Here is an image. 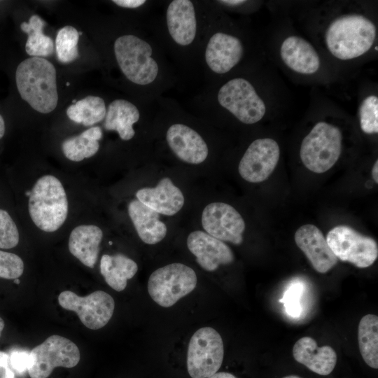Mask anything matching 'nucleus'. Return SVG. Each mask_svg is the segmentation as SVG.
I'll return each mask as SVG.
<instances>
[{"label": "nucleus", "mask_w": 378, "mask_h": 378, "mask_svg": "<svg viewBox=\"0 0 378 378\" xmlns=\"http://www.w3.org/2000/svg\"><path fill=\"white\" fill-rule=\"evenodd\" d=\"M56 69L43 57H29L19 64L15 72L18 90L22 99L34 110L48 113L58 102Z\"/></svg>", "instance_id": "nucleus-1"}, {"label": "nucleus", "mask_w": 378, "mask_h": 378, "mask_svg": "<svg viewBox=\"0 0 378 378\" xmlns=\"http://www.w3.org/2000/svg\"><path fill=\"white\" fill-rule=\"evenodd\" d=\"M376 27L366 17L358 14L342 15L334 20L326 32V43L335 57L346 60L358 57L372 46Z\"/></svg>", "instance_id": "nucleus-2"}, {"label": "nucleus", "mask_w": 378, "mask_h": 378, "mask_svg": "<svg viewBox=\"0 0 378 378\" xmlns=\"http://www.w3.org/2000/svg\"><path fill=\"white\" fill-rule=\"evenodd\" d=\"M28 204L33 223L46 232L57 231L68 216L69 203L65 190L61 181L52 175L42 176L36 181Z\"/></svg>", "instance_id": "nucleus-3"}, {"label": "nucleus", "mask_w": 378, "mask_h": 378, "mask_svg": "<svg viewBox=\"0 0 378 378\" xmlns=\"http://www.w3.org/2000/svg\"><path fill=\"white\" fill-rule=\"evenodd\" d=\"M113 50L121 71L130 81L148 85L155 80L159 66L147 41L135 35H122L115 41Z\"/></svg>", "instance_id": "nucleus-4"}, {"label": "nucleus", "mask_w": 378, "mask_h": 378, "mask_svg": "<svg viewBox=\"0 0 378 378\" xmlns=\"http://www.w3.org/2000/svg\"><path fill=\"white\" fill-rule=\"evenodd\" d=\"M340 129L326 122H318L302 141L300 155L310 171L321 174L329 170L342 152Z\"/></svg>", "instance_id": "nucleus-5"}, {"label": "nucleus", "mask_w": 378, "mask_h": 378, "mask_svg": "<svg viewBox=\"0 0 378 378\" xmlns=\"http://www.w3.org/2000/svg\"><path fill=\"white\" fill-rule=\"evenodd\" d=\"M197 275L190 267L172 263L154 271L148 281V291L154 302L170 307L191 293L197 285Z\"/></svg>", "instance_id": "nucleus-6"}, {"label": "nucleus", "mask_w": 378, "mask_h": 378, "mask_svg": "<svg viewBox=\"0 0 378 378\" xmlns=\"http://www.w3.org/2000/svg\"><path fill=\"white\" fill-rule=\"evenodd\" d=\"M224 356L221 336L213 328L198 329L191 337L187 354V369L192 378H207L220 369Z\"/></svg>", "instance_id": "nucleus-7"}, {"label": "nucleus", "mask_w": 378, "mask_h": 378, "mask_svg": "<svg viewBox=\"0 0 378 378\" xmlns=\"http://www.w3.org/2000/svg\"><path fill=\"white\" fill-rule=\"evenodd\" d=\"M80 358V351L75 343L63 336L52 335L31 349L27 372L31 378H48L55 368H74Z\"/></svg>", "instance_id": "nucleus-8"}, {"label": "nucleus", "mask_w": 378, "mask_h": 378, "mask_svg": "<svg viewBox=\"0 0 378 378\" xmlns=\"http://www.w3.org/2000/svg\"><path fill=\"white\" fill-rule=\"evenodd\" d=\"M337 258L358 268L371 266L378 257L377 244L347 225H337L330 230L326 238Z\"/></svg>", "instance_id": "nucleus-9"}, {"label": "nucleus", "mask_w": 378, "mask_h": 378, "mask_svg": "<svg viewBox=\"0 0 378 378\" xmlns=\"http://www.w3.org/2000/svg\"><path fill=\"white\" fill-rule=\"evenodd\" d=\"M217 99L222 107L245 124L258 122L266 111L265 104L254 87L242 78L231 79L222 85Z\"/></svg>", "instance_id": "nucleus-10"}, {"label": "nucleus", "mask_w": 378, "mask_h": 378, "mask_svg": "<svg viewBox=\"0 0 378 378\" xmlns=\"http://www.w3.org/2000/svg\"><path fill=\"white\" fill-rule=\"evenodd\" d=\"M58 302L63 309L76 312L82 323L91 330L105 326L115 309L113 298L103 290H96L84 297L64 290L59 295Z\"/></svg>", "instance_id": "nucleus-11"}, {"label": "nucleus", "mask_w": 378, "mask_h": 378, "mask_svg": "<svg viewBox=\"0 0 378 378\" xmlns=\"http://www.w3.org/2000/svg\"><path fill=\"white\" fill-rule=\"evenodd\" d=\"M202 225L206 233L220 241L236 245L243 241L245 222L230 204L213 202L206 206L202 214Z\"/></svg>", "instance_id": "nucleus-12"}, {"label": "nucleus", "mask_w": 378, "mask_h": 378, "mask_svg": "<svg viewBox=\"0 0 378 378\" xmlns=\"http://www.w3.org/2000/svg\"><path fill=\"white\" fill-rule=\"evenodd\" d=\"M280 156L278 144L270 138L258 139L248 147L239 164V173L246 181L260 183L269 178Z\"/></svg>", "instance_id": "nucleus-13"}, {"label": "nucleus", "mask_w": 378, "mask_h": 378, "mask_svg": "<svg viewBox=\"0 0 378 378\" xmlns=\"http://www.w3.org/2000/svg\"><path fill=\"white\" fill-rule=\"evenodd\" d=\"M189 251L196 257L198 265L208 272L215 271L220 265L231 264L234 255L231 248L206 232L196 230L187 239Z\"/></svg>", "instance_id": "nucleus-14"}, {"label": "nucleus", "mask_w": 378, "mask_h": 378, "mask_svg": "<svg viewBox=\"0 0 378 378\" xmlns=\"http://www.w3.org/2000/svg\"><path fill=\"white\" fill-rule=\"evenodd\" d=\"M295 241L316 272L326 273L337 264V258L316 226L307 224L299 227L295 234Z\"/></svg>", "instance_id": "nucleus-15"}, {"label": "nucleus", "mask_w": 378, "mask_h": 378, "mask_svg": "<svg viewBox=\"0 0 378 378\" xmlns=\"http://www.w3.org/2000/svg\"><path fill=\"white\" fill-rule=\"evenodd\" d=\"M244 48L236 36L216 32L209 38L205 49V61L214 73L224 74L230 71L241 60Z\"/></svg>", "instance_id": "nucleus-16"}, {"label": "nucleus", "mask_w": 378, "mask_h": 378, "mask_svg": "<svg viewBox=\"0 0 378 378\" xmlns=\"http://www.w3.org/2000/svg\"><path fill=\"white\" fill-rule=\"evenodd\" d=\"M166 140L172 152L183 162L198 164L208 156L209 149L204 139L184 124L171 125L167 131Z\"/></svg>", "instance_id": "nucleus-17"}, {"label": "nucleus", "mask_w": 378, "mask_h": 378, "mask_svg": "<svg viewBox=\"0 0 378 378\" xmlns=\"http://www.w3.org/2000/svg\"><path fill=\"white\" fill-rule=\"evenodd\" d=\"M169 34L181 46L191 44L197 34V18L193 3L189 0H174L166 11Z\"/></svg>", "instance_id": "nucleus-18"}, {"label": "nucleus", "mask_w": 378, "mask_h": 378, "mask_svg": "<svg viewBox=\"0 0 378 378\" xmlns=\"http://www.w3.org/2000/svg\"><path fill=\"white\" fill-rule=\"evenodd\" d=\"M136 197L144 205L165 216L176 214L184 204L182 192L168 177L162 178L155 188L139 190Z\"/></svg>", "instance_id": "nucleus-19"}, {"label": "nucleus", "mask_w": 378, "mask_h": 378, "mask_svg": "<svg viewBox=\"0 0 378 378\" xmlns=\"http://www.w3.org/2000/svg\"><path fill=\"white\" fill-rule=\"evenodd\" d=\"M293 356L297 362L320 375L330 374L337 363V354L331 346H318L310 337H303L295 343Z\"/></svg>", "instance_id": "nucleus-20"}, {"label": "nucleus", "mask_w": 378, "mask_h": 378, "mask_svg": "<svg viewBox=\"0 0 378 378\" xmlns=\"http://www.w3.org/2000/svg\"><path fill=\"white\" fill-rule=\"evenodd\" d=\"M280 55L288 67L299 74H312L320 67L317 52L307 41L300 36L286 38L281 46Z\"/></svg>", "instance_id": "nucleus-21"}, {"label": "nucleus", "mask_w": 378, "mask_h": 378, "mask_svg": "<svg viewBox=\"0 0 378 378\" xmlns=\"http://www.w3.org/2000/svg\"><path fill=\"white\" fill-rule=\"evenodd\" d=\"M103 232L94 225H80L70 233L69 252L84 265L93 268L97 262Z\"/></svg>", "instance_id": "nucleus-22"}, {"label": "nucleus", "mask_w": 378, "mask_h": 378, "mask_svg": "<svg viewBox=\"0 0 378 378\" xmlns=\"http://www.w3.org/2000/svg\"><path fill=\"white\" fill-rule=\"evenodd\" d=\"M128 214L140 239L147 244L161 241L167 234L166 225L160 220L159 214L137 200L128 204Z\"/></svg>", "instance_id": "nucleus-23"}, {"label": "nucleus", "mask_w": 378, "mask_h": 378, "mask_svg": "<svg viewBox=\"0 0 378 378\" xmlns=\"http://www.w3.org/2000/svg\"><path fill=\"white\" fill-rule=\"evenodd\" d=\"M140 118L139 111L132 102L117 99L111 102L106 109L104 128L115 131L123 141L132 139L135 134L133 125Z\"/></svg>", "instance_id": "nucleus-24"}, {"label": "nucleus", "mask_w": 378, "mask_h": 378, "mask_svg": "<svg viewBox=\"0 0 378 378\" xmlns=\"http://www.w3.org/2000/svg\"><path fill=\"white\" fill-rule=\"evenodd\" d=\"M138 265L131 258L122 253L112 255L104 254L100 260V272L106 284L116 291L123 290L127 280L137 272Z\"/></svg>", "instance_id": "nucleus-25"}, {"label": "nucleus", "mask_w": 378, "mask_h": 378, "mask_svg": "<svg viewBox=\"0 0 378 378\" xmlns=\"http://www.w3.org/2000/svg\"><path fill=\"white\" fill-rule=\"evenodd\" d=\"M102 137L99 127H92L79 135L64 141L62 150L69 160L80 162L94 155L99 148V141Z\"/></svg>", "instance_id": "nucleus-26"}, {"label": "nucleus", "mask_w": 378, "mask_h": 378, "mask_svg": "<svg viewBox=\"0 0 378 378\" xmlns=\"http://www.w3.org/2000/svg\"><path fill=\"white\" fill-rule=\"evenodd\" d=\"M358 341L360 354L365 363L374 369L378 368V316L367 314L360 321Z\"/></svg>", "instance_id": "nucleus-27"}, {"label": "nucleus", "mask_w": 378, "mask_h": 378, "mask_svg": "<svg viewBox=\"0 0 378 378\" xmlns=\"http://www.w3.org/2000/svg\"><path fill=\"white\" fill-rule=\"evenodd\" d=\"M46 24V22L37 15H31L29 22L20 24L22 31L28 34L25 51L31 57H48L53 53V41L43 32Z\"/></svg>", "instance_id": "nucleus-28"}, {"label": "nucleus", "mask_w": 378, "mask_h": 378, "mask_svg": "<svg viewBox=\"0 0 378 378\" xmlns=\"http://www.w3.org/2000/svg\"><path fill=\"white\" fill-rule=\"evenodd\" d=\"M106 113L104 99L97 96H88L69 106L66 115L72 121L84 126H92L101 122Z\"/></svg>", "instance_id": "nucleus-29"}, {"label": "nucleus", "mask_w": 378, "mask_h": 378, "mask_svg": "<svg viewBox=\"0 0 378 378\" xmlns=\"http://www.w3.org/2000/svg\"><path fill=\"white\" fill-rule=\"evenodd\" d=\"M78 31L74 27L67 25L61 28L55 38V51L57 59L63 64H68L78 57Z\"/></svg>", "instance_id": "nucleus-30"}, {"label": "nucleus", "mask_w": 378, "mask_h": 378, "mask_svg": "<svg viewBox=\"0 0 378 378\" xmlns=\"http://www.w3.org/2000/svg\"><path fill=\"white\" fill-rule=\"evenodd\" d=\"M360 128L366 134L378 132V98L375 95L366 97L359 108Z\"/></svg>", "instance_id": "nucleus-31"}, {"label": "nucleus", "mask_w": 378, "mask_h": 378, "mask_svg": "<svg viewBox=\"0 0 378 378\" xmlns=\"http://www.w3.org/2000/svg\"><path fill=\"white\" fill-rule=\"evenodd\" d=\"M19 239L16 224L6 211L0 209V248H14L18 244Z\"/></svg>", "instance_id": "nucleus-32"}, {"label": "nucleus", "mask_w": 378, "mask_h": 378, "mask_svg": "<svg viewBox=\"0 0 378 378\" xmlns=\"http://www.w3.org/2000/svg\"><path fill=\"white\" fill-rule=\"evenodd\" d=\"M24 272V262L18 255L0 250V278L18 279Z\"/></svg>", "instance_id": "nucleus-33"}, {"label": "nucleus", "mask_w": 378, "mask_h": 378, "mask_svg": "<svg viewBox=\"0 0 378 378\" xmlns=\"http://www.w3.org/2000/svg\"><path fill=\"white\" fill-rule=\"evenodd\" d=\"M303 286L300 284H294L285 291L280 302L284 305L285 311L290 316L299 317L302 312V298Z\"/></svg>", "instance_id": "nucleus-34"}, {"label": "nucleus", "mask_w": 378, "mask_h": 378, "mask_svg": "<svg viewBox=\"0 0 378 378\" xmlns=\"http://www.w3.org/2000/svg\"><path fill=\"white\" fill-rule=\"evenodd\" d=\"M11 368L18 374L27 371L30 363V352L24 350H14L9 355Z\"/></svg>", "instance_id": "nucleus-35"}, {"label": "nucleus", "mask_w": 378, "mask_h": 378, "mask_svg": "<svg viewBox=\"0 0 378 378\" xmlns=\"http://www.w3.org/2000/svg\"><path fill=\"white\" fill-rule=\"evenodd\" d=\"M116 5L126 8H136L146 3L144 0H113Z\"/></svg>", "instance_id": "nucleus-36"}, {"label": "nucleus", "mask_w": 378, "mask_h": 378, "mask_svg": "<svg viewBox=\"0 0 378 378\" xmlns=\"http://www.w3.org/2000/svg\"><path fill=\"white\" fill-rule=\"evenodd\" d=\"M10 368L9 355L0 351V370H4L5 374L6 371Z\"/></svg>", "instance_id": "nucleus-37"}, {"label": "nucleus", "mask_w": 378, "mask_h": 378, "mask_svg": "<svg viewBox=\"0 0 378 378\" xmlns=\"http://www.w3.org/2000/svg\"><path fill=\"white\" fill-rule=\"evenodd\" d=\"M207 378H237V377L231 373L221 372H216Z\"/></svg>", "instance_id": "nucleus-38"}, {"label": "nucleus", "mask_w": 378, "mask_h": 378, "mask_svg": "<svg viewBox=\"0 0 378 378\" xmlns=\"http://www.w3.org/2000/svg\"><path fill=\"white\" fill-rule=\"evenodd\" d=\"M218 2H220L223 4L227 5V6H239L246 2V1L243 0H225V1H219Z\"/></svg>", "instance_id": "nucleus-39"}, {"label": "nucleus", "mask_w": 378, "mask_h": 378, "mask_svg": "<svg viewBox=\"0 0 378 378\" xmlns=\"http://www.w3.org/2000/svg\"><path fill=\"white\" fill-rule=\"evenodd\" d=\"M372 174L374 181L378 183V161L377 160L372 167Z\"/></svg>", "instance_id": "nucleus-40"}, {"label": "nucleus", "mask_w": 378, "mask_h": 378, "mask_svg": "<svg viewBox=\"0 0 378 378\" xmlns=\"http://www.w3.org/2000/svg\"><path fill=\"white\" fill-rule=\"evenodd\" d=\"M5 133V123L3 117L0 114V139L4 136Z\"/></svg>", "instance_id": "nucleus-41"}, {"label": "nucleus", "mask_w": 378, "mask_h": 378, "mask_svg": "<svg viewBox=\"0 0 378 378\" xmlns=\"http://www.w3.org/2000/svg\"><path fill=\"white\" fill-rule=\"evenodd\" d=\"M2 378H15V373L12 369H8L4 374Z\"/></svg>", "instance_id": "nucleus-42"}, {"label": "nucleus", "mask_w": 378, "mask_h": 378, "mask_svg": "<svg viewBox=\"0 0 378 378\" xmlns=\"http://www.w3.org/2000/svg\"><path fill=\"white\" fill-rule=\"evenodd\" d=\"M4 320L0 317V337L1 335V332L4 330Z\"/></svg>", "instance_id": "nucleus-43"}, {"label": "nucleus", "mask_w": 378, "mask_h": 378, "mask_svg": "<svg viewBox=\"0 0 378 378\" xmlns=\"http://www.w3.org/2000/svg\"><path fill=\"white\" fill-rule=\"evenodd\" d=\"M283 378H301L300 377L296 376V375H288L286 376Z\"/></svg>", "instance_id": "nucleus-44"}, {"label": "nucleus", "mask_w": 378, "mask_h": 378, "mask_svg": "<svg viewBox=\"0 0 378 378\" xmlns=\"http://www.w3.org/2000/svg\"><path fill=\"white\" fill-rule=\"evenodd\" d=\"M14 282H15V284H20V280H19L18 279H14Z\"/></svg>", "instance_id": "nucleus-45"}, {"label": "nucleus", "mask_w": 378, "mask_h": 378, "mask_svg": "<svg viewBox=\"0 0 378 378\" xmlns=\"http://www.w3.org/2000/svg\"><path fill=\"white\" fill-rule=\"evenodd\" d=\"M378 48L377 46H376V47H375V50H378V48Z\"/></svg>", "instance_id": "nucleus-46"}, {"label": "nucleus", "mask_w": 378, "mask_h": 378, "mask_svg": "<svg viewBox=\"0 0 378 378\" xmlns=\"http://www.w3.org/2000/svg\"><path fill=\"white\" fill-rule=\"evenodd\" d=\"M66 85H69V83H66Z\"/></svg>", "instance_id": "nucleus-47"}]
</instances>
